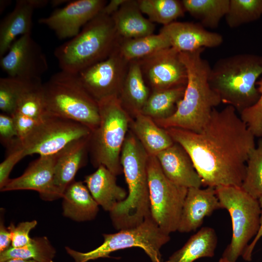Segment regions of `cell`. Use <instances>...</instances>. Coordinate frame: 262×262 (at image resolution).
Listing matches in <instances>:
<instances>
[{
	"label": "cell",
	"mask_w": 262,
	"mask_h": 262,
	"mask_svg": "<svg viewBox=\"0 0 262 262\" xmlns=\"http://www.w3.org/2000/svg\"><path fill=\"white\" fill-rule=\"evenodd\" d=\"M233 107L214 109L199 132L166 129L190 156L202 186L241 187L255 136Z\"/></svg>",
	"instance_id": "1"
},
{
	"label": "cell",
	"mask_w": 262,
	"mask_h": 262,
	"mask_svg": "<svg viewBox=\"0 0 262 262\" xmlns=\"http://www.w3.org/2000/svg\"><path fill=\"white\" fill-rule=\"evenodd\" d=\"M205 48L192 52H180L187 73L184 93L170 116L154 120L160 127L181 129L199 132L208 121L215 107L221 103L209 82L211 66L202 58Z\"/></svg>",
	"instance_id": "2"
},
{
	"label": "cell",
	"mask_w": 262,
	"mask_h": 262,
	"mask_svg": "<svg viewBox=\"0 0 262 262\" xmlns=\"http://www.w3.org/2000/svg\"><path fill=\"white\" fill-rule=\"evenodd\" d=\"M148 157L136 136L131 131H129L120 155L128 193L126 199L109 212L113 225L117 230L136 227L150 215Z\"/></svg>",
	"instance_id": "3"
},
{
	"label": "cell",
	"mask_w": 262,
	"mask_h": 262,
	"mask_svg": "<svg viewBox=\"0 0 262 262\" xmlns=\"http://www.w3.org/2000/svg\"><path fill=\"white\" fill-rule=\"evenodd\" d=\"M262 74V56L242 53L218 60L211 69L209 82L221 103L240 113L260 96L256 83Z\"/></svg>",
	"instance_id": "4"
},
{
	"label": "cell",
	"mask_w": 262,
	"mask_h": 262,
	"mask_svg": "<svg viewBox=\"0 0 262 262\" xmlns=\"http://www.w3.org/2000/svg\"><path fill=\"white\" fill-rule=\"evenodd\" d=\"M121 39L112 16L100 13L54 54L61 70L77 74L106 59Z\"/></svg>",
	"instance_id": "5"
},
{
	"label": "cell",
	"mask_w": 262,
	"mask_h": 262,
	"mask_svg": "<svg viewBox=\"0 0 262 262\" xmlns=\"http://www.w3.org/2000/svg\"><path fill=\"white\" fill-rule=\"evenodd\" d=\"M98 103L100 121L90 135L91 162L95 167L104 165L116 176L123 173L120 155L131 119L118 97Z\"/></svg>",
	"instance_id": "6"
},
{
	"label": "cell",
	"mask_w": 262,
	"mask_h": 262,
	"mask_svg": "<svg viewBox=\"0 0 262 262\" xmlns=\"http://www.w3.org/2000/svg\"><path fill=\"white\" fill-rule=\"evenodd\" d=\"M46 112L82 124L92 131L100 121L98 102L88 93L77 74L62 70L43 84Z\"/></svg>",
	"instance_id": "7"
},
{
	"label": "cell",
	"mask_w": 262,
	"mask_h": 262,
	"mask_svg": "<svg viewBox=\"0 0 262 262\" xmlns=\"http://www.w3.org/2000/svg\"><path fill=\"white\" fill-rule=\"evenodd\" d=\"M215 189L222 209H226L230 214L232 226L231 242L224 250L222 258L229 262H236L248 242L258 232L260 206L258 200L241 187L220 186Z\"/></svg>",
	"instance_id": "8"
},
{
	"label": "cell",
	"mask_w": 262,
	"mask_h": 262,
	"mask_svg": "<svg viewBox=\"0 0 262 262\" xmlns=\"http://www.w3.org/2000/svg\"><path fill=\"white\" fill-rule=\"evenodd\" d=\"M103 243L95 249L81 252L66 246L67 253L74 262H87L100 258L109 257L117 250L138 247L142 248L152 262H163L160 249L169 241V234L164 232L154 221L151 215L141 224L120 230L112 234H103Z\"/></svg>",
	"instance_id": "9"
},
{
	"label": "cell",
	"mask_w": 262,
	"mask_h": 262,
	"mask_svg": "<svg viewBox=\"0 0 262 262\" xmlns=\"http://www.w3.org/2000/svg\"><path fill=\"white\" fill-rule=\"evenodd\" d=\"M147 172L150 215L159 228L169 234L178 229L188 188L168 179L156 156L148 155Z\"/></svg>",
	"instance_id": "10"
},
{
	"label": "cell",
	"mask_w": 262,
	"mask_h": 262,
	"mask_svg": "<svg viewBox=\"0 0 262 262\" xmlns=\"http://www.w3.org/2000/svg\"><path fill=\"white\" fill-rule=\"evenodd\" d=\"M91 132L82 124L47 113L23 140L17 138V141L26 156H45L59 153L71 142Z\"/></svg>",
	"instance_id": "11"
},
{
	"label": "cell",
	"mask_w": 262,
	"mask_h": 262,
	"mask_svg": "<svg viewBox=\"0 0 262 262\" xmlns=\"http://www.w3.org/2000/svg\"><path fill=\"white\" fill-rule=\"evenodd\" d=\"M118 46L106 59L77 74L83 86L98 102L119 95L130 62L122 55Z\"/></svg>",
	"instance_id": "12"
},
{
	"label": "cell",
	"mask_w": 262,
	"mask_h": 262,
	"mask_svg": "<svg viewBox=\"0 0 262 262\" xmlns=\"http://www.w3.org/2000/svg\"><path fill=\"white\" fill-rule=\"evenodd\" d=\"M1 69L8 77L38 79L48 70L47 58L31 34L21 36L0 59Z\"/></svg>",
	"instance_id": "13"
},
{
	"label": "cell",
	"mask_w": 262,
	"mask_h": 262,
	"mask_svg": "<svg viewBox=\"0 0 262 262\" xmlns=\"http://www.w3.org/2000/svg\"><path fill=\"white\" fill-rule=\"evenodd\" d=\"M137 60L146 83L153 91L186 85L187 69L175 49L165 48Z\"/></svg>",
	"instance_id": "14"
},
{
	"label": "cell",
	"mask_w": 262,
	"mask_h": 262,
	"mask_svg": "<svg viewBox=\"0 0 262 262\" xmlns=\"http://www.w3.org/2000/svg\"><path fill=\"white\" fill-rule=\"evenodd\" d=\"M107 3L105 0H71L49 16L39 18L38 22L53 31L60 39L72 38L100 13Z\"/></svg>",
	"instance_id": "15"
},
{
	"label": "cell",
	"mask_w": 262,
	"mask_h": 262,
	"mask_svg": "<svg viewBox=\"0 0 262 262\" xmlns=\"http://www.w3.org/2000/svg\"><path fill=\"white\" fill-rule=\"evenodd\" d=\"M58 153L39 158L30 164L20 176L10 179L0 191L34 190L45 201L57 199L54 187L55 166Z\"/></svg>",
	"instance_id": "16"
},
{
	"label": "cell",
	"mask_w": 262,
	"mask_h": 262,
	"mask_svg": "<svg viewBox=\"0 0 262 262\" xmlns=\"http://www.w3.org/2000/svg\"><path fill=\"white\" fill-rule=\"evenodd\" d=\"M160 33L167 38L171 47L180 52L215 48L223 42L220 34L207 30L199 23L174 21L163 26Z\"/></svg>",
	"instance_id": "17"
},
{
	"label": "cell",
	"mask_w": 262,
	"mask_h": 262,
	"mask_svg": "<svg viewBox=\"0 0 262 262\" xmlns=\"http://www.w3.org/2000/svg\"><path fill=\"white\" fill-rule=\"evenodd\" d=\"M219 209L222 207L215 188H188L177 231L188 233L196 230L202 225L206 216Z\"/></svg>",
	"instance_id": "18"
},
{
	"label": "cell",
	"mask_w": 262,
	"mask_h": 262,
	"mask_svg": "<svg viewBox=\"0 0 262 262\" xmlns=\"http://www.w3.org/2000/svg\"><path fill=\"white\" fill-rule=\"evenodd\" d=\"M48 0H17L13 10L0 22V57L19 37L31 34L35 10L46 6Z\"/></svg>",
	"instance_id": "19"
},
{
	"label": "cell",
	"mask_w": 262,
	"mask_h": 262,
	"mask_svg": "<svg viewBox=\"0 0 262 262\" xmlns=\"http://www.w3.org/2000/svg\"><path fill=\"white\" fill-rule=\"evenodd\" d=\"M156 157L164 175L173 182L187 188L202 186L190 156L179 144L174 142Z\"/></svg>",
	"instance_id": "20"
},
{
	"label": "cell",
	"mask_w": 262,
	"mask_h": 262,
	"mask_svg": "<svg viewBox=\"0 0 262 262\" xmlns=\"http://www.w3.org/2000/svg\"><path fill=\"white\" fill-rule=\"evenodd\" d=\"M90 135L73 141L58 153L53 182L57 199L62 198L78 171L84 165L89 152Z\"/></svg>",
	"instance_id": "21"
},
{
	"label": "cell",
	"mask_w": 262,
	"mask_h": 262,
	"mask_svg": "<svg viewBox=\"0 0 262 262\" xmlns=\"http://www.w3.org/2000/svg\"><path fill=\"white\" fill-rule=\"evenodd\" d=\"M84 181L93 198L106 211L111 212L128 195L126 190L117 184L116 176L104 165L85 176Z\"/></svg>",
	"instance_id": "22"
},
{
	"label": "cell",
	"mask_w": 262,
	"mask_h": 262,
	"mask_svg": "<svg viewBox=\"0 0 262 262\" xmlns=\"http://www.w3.org/2000/svg\"><path fill=\"white\" fill-rule=\"evenodd\" d=\"M62 198L64 216L77 222L91 221L96 217L98 204L82 181H72L66 188Z\"/></svg>",
	"instance_id": "23"
},
{
	"label": "cell",
	"mask_w": 262,
	"mask_h": 262,
	"mask_svg": "<svg viewBox=\"0 0 262 262\" xmlns=\"http://www.w3.org/2000/svg\"><path fill=\"white\" fill-rule=\"evenodd\" d=\"M111 16L117 34L123 39L149 35L155 30L153 23L143 16L137 0H126Z\"/></svg>",
	"instance_id": "24"
},
{
	"label": "cell",
	"mask_w": 262,
	"mask_h": 262,
	"mask_svg": "<svg viewBox=\"0 0 262 262\" xmlns=\"http://www.w3.org/2000/svg\"><path fill=\"white\" fill-rule=\"evenodd\" d=\"M149 95L138 61H130L118 96L123 107L134 117L141 113Z\"/></svg>",
	"instance_id": "25"
},
{
	"label": "cell",
	"mask_w": 262,
	"mask_h": 262,
	"mask_svg": "<svg viewBox=\"0 0 262 262\" xmlns=\"http://www.w3.org/2000/svg\"><path fill=\"white\" fill-rule=\"evenodd\" d=\"M131 120V131L149 156H156L174 143L166 129L159 127L151 117L141 113Z\"/></svg>",
	"instance_id": "26"
},
{
	"label": "cell",
	"mask_w": 262,
	"mask_h": 262,
	"mask_svg": "<svg viewBox=\"0 0 262 262\" xmlns=\"http://www.w3.org/2000/svg\"><path fill=\"white\" fill-rule=\"evenodd\" d=\"M217 243V237L214 230L210 227H203L192 235L166 262H193L200 258L213 257Z\"/></svg>",
	"instance_id": "27"
},
{
	"label": "cell",
	"mask_w": 262,
	"mask_h": 262,
	"mask_svg": "<svg viewBox=\"0 0 262 262\" xmlns=\"http://www.w3.org/2000/svg\"><path fill=\"white\" fill-rule=\"evenodd\" d=\"M185 12L199 21L204 28L218 27L226 15L229 0H182Z\"/></svg>",
	"instance_id": "28"
},
{
	"label": "cell",
	"mask_w": 262,
	"mask_h": 262,
	"mask_svg": "<svg viewBox=\"0 0 262 262\" xmlns=\"http://www.w3.org/2000/svg\"><path fill=\"white\" fill-rule=\"evenodd\" d=\"M185 86L153 91L141 113L154 120L167 118L175 111L184 93Z\"/></svg>",
	"instance_id": "29"
},
{
	"label": "cell",
	"mask_w": 262,
	"mask_h": 262,
	"mask_svg": "<svg viewBox=\"0 0 262 262\" xmlns=\"http://www.w3.org/2000/svg\"><path fill=\"white\" fill-rule=\"evenodd\" d=\"M169 47L171 46L168 40L160 33L136 38L121 39L118 46L121 54L129 62L139 60Z\"/></svg>",
	"instance_id": "30"
},
{
	"label": "cell",
	"mask_w": 262,
	"mask_h": 262,
	"mask_svg": "<svg viewBox=\"0 0 262 262\" xmlns=\"http://www.w3.org/2000/svg\"><path fill=\"white\" fill-rule=\"evenodd\" d=\"M55 254L56 250L47 237H37L32 238L31 242L23 246H11L0 253V262L16 258L49 262L53 261Z\"/></svg>",
	"instance_id": "31"
},
{
	"label": "cell",
	"mask_w": 262,
	"mask_h": 262,
	"mask_svg": "<svg viewBox=\"0 0 262 262\" xmlns=\"http://www.w3.org/2000/svg\"><path fill=\"white\" fill-rule=\"evenodd\" d=\"M142 13L146 14L152 23L167 25L184 16L185 10L181 0H138Z\"/></svg>",
	"instance_id": "32"
},
{
	"label": "cell",
	"mask_w": 262,
	"mask_h": 262,
	"mask_svg": "<svg viewBox=\"0 0 262 262\" xmlns=\"http://www.w3.org/2000/svg\"><path fill=\"white\" fill-rule=\"evenodd\" d=\"M41 79L29 80L7 76L0 79V109L10 115L16 111L17 102L26 91L42 83Z\"/></svg>",
	"instance_id": "33"
},
{
	"label": "cell",
	"mask_w": 262,
	"mask_h": 262,
	"mask_svg": "<svg viewBox=\"0 0 262 262\" xmlns=\"http://www.w3.org/2000/svg\"><path fill=\"white\" fill-rule=\"evenodd\" d=\"M262 16V0H229L225 16L228 26L235 28L258 20Z\"/></svg>",
	"instance_id": "34"
},
{
	"label": "cell",
	"mask_w": 262,
	"mask_h": 262,
	"mask_svg": "<svg viewBox=\"0 0 262 262\" xmlns=\"http://www.w3.org/2000/svg\"><path fill=\"white\" fill-rule=\"evenodd\" d=\"M241 187L254 198L262 196V139L249 154Z\"/></svg>",
	"instance_id": "35"
},
{
	"label": "cell",
	"mask_w": 262,
	"mask_h": 262,
	"mask_svg": "<svg viewBox=\"0 0 262 262\" xmlns=\"http://www.w3.org/2000/svg\"><path fill=\"white\" fill-rule=\"evenodd\" d=\"M42 83L24 93L18 100L15 112L36 120L47 113Z\"/></svg>",
	"instance_id": "36"
},
{
	"label": "cell",
	"mask_w": 262,
	"mask_h": 262,
	"mask_svg": "<svg viewBox=\"0 0 262 262\" xmlns=\"http://www.w3.org/2000/svg\"><path fill=\"white\" fill-rule=\"evenodd\" d=\"M260 94L257 102L240 113V117L255 137H262V78L256 83Z\"/></svg>",
	"instance_id": "37"
},
{
	"label": "cell",
	"mask_w": 262,
	"mask_h": 262,
	"mask_svg": "<svg viewBox=\"0 0 262 262\" xmlns=\"http://www.w3.org/2000/svg\"><path fill=\"white\" fill-rule=\"evenodd\" d=\"M6 147V157L0 164V189L10 179L9 175L14 166L26 156L24 149L19 145L16 138Z\"/></svg>",
	"instance_id": "38"
},
{
	"label": "cell",
	"mask_w": 262,
	"mask_h": 262,
	"mask_svg": "<svg viewBox=\"0 0 262 262\" xmlns=\"http://www.w3.org/2000/svg\"><path fill=\"white\" fill-rule=\"evenodd\" d=\"M37 224L35 220L20 222L16 226L11 223L8 227L11 233V247H19L29 244L32 240L29 233Z\"/></svg>",
	"instance_id": "39"
},
{
	"label": "cell",
	"mask_w": 262,
	"mask_h": 262,
	"mask_svg": "<svg viewBox=\"0 0 262 262\" xmlns=\"http://www.w3.org/2000/svg\"><path fill=\"white\" fill-rule=\"evenodd\" d=\"M13 118L17 139L23 140L33 130L40 120H36L17 112L11 115Z\"/></svg>",
	"instance_id": "40"
},
{
	"label": "cell",
	"mask_w": 262,
	"mask_h": 262,
	"mask_svg": "<svg viewBox=\"0 0 262 262\" xmlns=\"http://www.w3.org/2000/svg\"><path fill=\"white\" fill-rule=\"evenodd\" d=\"M17 138V133L12 115L2 113L0 114V141L6 147Z\"/></svg>",
	"instance_id": "41"
},
{
	"label": "cell",
	"mask_w": 262,
	"mask_h": 262,
	"mask_svg": "<svg viewBox=\"0 0 262 262\" xmlns=\"http://www.w3.org/2000/svg\"><path fill=\"white\" fill-rule=\"evenodd\" d=\"M258 200L261 208L260 227L256 236L254 238L252 242L247 246L242 255L243 259L246 261H250L252 260V254L254 247L259 239L262 237V196Z\"/></svg>",
	"instance_id": "42"
},
{
	"label": "cell",
	"mask_w": 262,
	"mask_h": 262,
	"mask_svg": "<svg viewBox=\"0 0 262 262\" xmlns=\"http://www.w3.org/2000/svg\"><path fill=\"white\" fill-rule=\"evenodd\" d=\"M11 233L8 227H6L3 221L0 224V253L11 246Z\"/></svg>",
	"instance_id": "43"
},
{
	"label": "cell",
	"mask_w": 262,
	"mask_h": 262,
	"mask_svg": "<svg viewBox=\"0 0 262 262\" xmlns=\"http://www.w3.org/2000/svg\"><path fill=\"white\" fill-rule=\"evenodd\" d=\"M126 1V0H111L109 2H107L100 13L111 16Z\"/></svg>",
	"instance_id": "44"
},
{
	"label": "cell",
	"mask_w": 262,
	"mask_h": 262,
	"mask_svg": "<svg viewBox=\"0 0 262 262\" xmlns=\"http://www.w3.org/2000/svg\"><path fill=\"white\" fill-rule=\"evenodd\" d=\"M70 1L68 0H52L51 1V2H49L53 7H56L59 5H62L65 3H68Z\"/></svg>",
	"instance_id": "45"
},
{
	"label": "cell",
	"mask_w": 262,
	"mask_h": 262,
	"mask_svg": "<svg viewBox=\"0 0 262 262\" xmlns=\"http://www.w3.org/2000/svg\"><path fill=\"white\" fill-rule=\"evenodd\" d=\"M11 3L10 0H2L0 1V13H2L4 9L9 5Z\"/></svg>",
	"instance_id": "46"
},
{
	"label": "cell",
	"mask_w": 262,
	"mask_h": 262,
	"mask_svg": "<svg viewBox=\"0 0 262 262\" xmlns=\"http://www.w3.org/2000/svg\"><path fill=\"white\" fill-rule=\"evenodd\" d=\"M4 262H37L33 260H25L22 259H12Z\"/></svg>",
	"instance_id": "47"
},
{
	"label": "cell",
	"mask_w": 262,
	"mask_h": 262,
	"mask_svg": "<svg viewBox=\"0 0 262 262\" xmlns=\"http://www.w3.org/2000/svg\"><path fill=\"white\" fill-rule=\"evenodd\" d=\"M219 262H229L228 261H227L226 259H225L222 257L219 260Z\"/></svg>",
	"instance_id": "48"
},
{
	"label": "cell",
	"mask_w": 262,
	"mask_h": 262,
	"mask_svg": "<svg viewBox=\"0 0 262 262\" xmlns=\"http://www.w3.org/2000/svg\"><path fill=\"white\" fill-rule=\"evenodd\" d=\"M53 262V261H50V262Z\"/></svg>",
	"instance_id": "49"
}]
</instances>
